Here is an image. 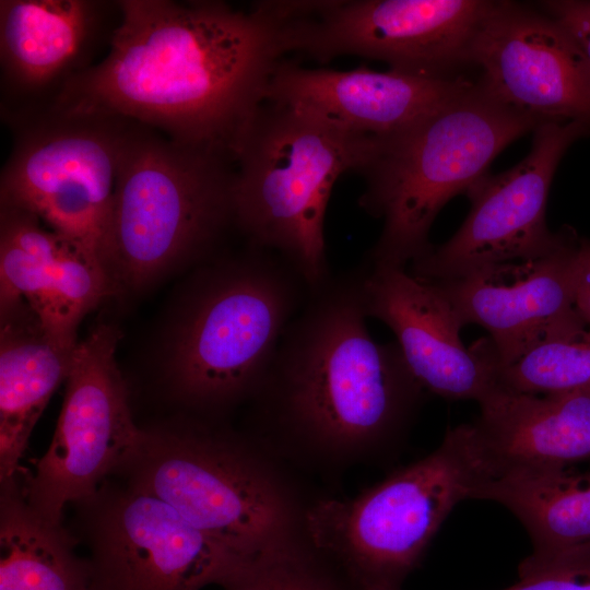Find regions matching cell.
I'll return each mask as SVG.
<instances>
[{
  "label": "cell",
  "instance_id": "6da1fadb",
  "mask_svg": "<svg viewBox=\"0 0 590 590\" xmlns=\"http://www.w3.org/2000/svg\"><path fill=\"white\" fill-rule=\"evenodd\" d=\"M118 2L107 54L48 108L123 117L235 158L285 56L278 16L266 1Z\"/></svg>",
  "mask_w": 590,
  "mask_h": 590
},
{
  "label": "cell",
  "instance_id": "7a4b0ae2",
  "mask_svg": "<svg viewBox=\"0 0 590 590\" xmlns=\"http://www.w3.org/2000/svg\"><path fill=\"white\" fill-rule=\"evenodd\" d=\"M367 318L361 268L309 291L250 400L245 430L302 476L391 462L424 402L398 343L376 342Z\"/></svg>",
  "mask_w": 590,
  "mask_h": 590
},
{
  "label": "cell",
  "instance_id": "3957f363",
  "mask_svg": "<svg viewBox=\"0 0 590 590\" xmlns=\"http://www.w3.org/2000/svg\"><path fill=\"white\" fill-rule=\"evenodd\" d=\"M115 474L245 557L309 544L306 515L317 497L303 476L222 421L190 414L141 428Z\"/></svg>",
  "mask_w": 590,
  "mask_h": 590
},
{
  "label": "cell",
  "instance_id": "277c9868",
  "mask_svg": "<svg viewBox=\"0 0 590 590\" xmlns=\"http://www.w3.org/2000/svg\"><path fill=\"white\" fill-rule=\"evenodd\" d=\"M236 164L131 120L98 258L113 291H138L170 269L212 257L237 229Z\"/></svg>",
  "mask_w": 590,
  "mask_h": 590
},
{
  "label": "cell",
  "instance_id": "5b68a950",
  "mask_svg": "<svg viewBox=\"0 0 590 590\" xmlns=\"http://www.w3.org/2000/svg\"><path fill=\"white\" fill-rule=\"evenodd\" d=\"M309 291L286 260L250 243L204 266L168 346L172 397L190 414L215 421L250 401Z\"/></svg>",
  "mask_w": 590,
  "mask_h": 590
},
{
  "label": "cell",
  "instance_id": "8992f818",
  "mask_svg": "<svg viewBox=\"0 0 590 590\" xmlns=\"http://www.w3.org/2000/svg\"><path fill=\"white\" fill-rule=\"evenodd\" d=\"M540 125L472 83L406 129L374 140L359 169V206L382 221L366 259L406 268L432 246L434 220L453 197L487 174L511 142Z\"/></svg>",
  "mask_w": 590,
  "mask_h": 590
},
{
  "label": "cell",
  "instance_id": "52a82bcc",
  "mask_svg": "<svg viewBox=\"0 0 590 590\" xmlns=\"http://www.w3.org/2000/svg\"><path fill=\"white\" fill-rule=\"evenodd\" d=\"M373 144L304 109L266 101L235 153L237 231L318 288L331 278L324 216L333 185L359 172Z\"/></svg>",
  "mask_w": 590,
  "mask_h": 590
},
{
  "label": "cell",
  "instance_id": "ba28073f",
  "mask_svg": "<svg viewBox=\"0 0 590 590\" xmlns=\"http://www.w3.org/2000/svg\"><path fill=\"white\" fill-rule=\"evenodd\" d=\"M481 483L471 425L448 428L430 453L356 496L317 497L307 538L357 590H402L449 514Z\"/></svg>",
  "mask_w": 590,
  "mask_h": 590
},
{
  "label": "cell",
  "instance_id": "9c48e42d",
  "mask_svg": "<svg viewBox=\"0 0 590 590\" xmlns=\"http://www.w3.org/2000/svg\"><path fill=\"white\" fill-rule=\"evenodd\" d=\"M130 121L54 108L7 121L13 141L0 204L34 214L97 253Z\"/></svg>",
  "mask_w": 590,
  "mask_h": 590
},
{
  "label": "cell",
  "instance_id": "30bf717a",
  "mask_svg": "<svg viewBox=\"0 0 590 590\" xmlns=\"http://www.w3.org/2000/svg\"><path fill=\"white\" fill-rule=\"evenodd\" d=\"M487 0L271 1L285 55L321 63L357 56L414 75L452 76L469 51Z\"/></svg>",
  "mask_w": 590,
  "mask_h": 590
},
{
  "label": "cell",
  "instance_id": "8fae6325",
  "mask_svg": "<svg viewBox=\"0 0 590 590\" xmlns=\"http://www.w3.org/2000/svg\"><path fill=\"white\" fill-rule=\"evenodd\" d=\"M88 550V590H201L226 586L255 558L197 530L163 500L106 480L72 504Z\"/></svg>",
  "mask_w": 590,
  "mask_h": 590
},
{
  "label": "cell",
  "instance_id": "7c38bea8",
  "mask_svg": "<svg viewBox=\"0 0 590 590\" xmlns=\"http://www.w3.org/2000/svg\"><path fill=\"white\" fill-rule=\"evenodd\" d=\"M118 340L117 329L99 324L78 342L54 437L24 477L28 505L52 523L115 474L139 438L115 358Z\"/></svg>",
  "mask_w": 590,
  "mask_h": 590
},
{
  "label": "cell",
  "instance_id": "4fadbf2b",
  "mask_svg": "<svg viewBox=\"0 0 590 590\" xmlns=\"http://www.w3.org/2000/svg\"><path fill=\"white\" fill-rule=\"evenodd\" d=\"M590 134L581 121H546L533 129L528 155L497 175L485 174L465 192L470 211L455 235L410 264L427 282L459 279L476 270L543 255L563 238L545 213L551 184L567 149Z\"/></svg>",
  "mask_w": 590,
  "mask_h": 590
},
{
  "label": "cell",
  "instance_id": "5bb4252c",
  "mask_svg": "<svg viewBox=\"0 0 590 590\" xmlns=\"http://www.w3.org/2000/svg\"><path fill=\"white\" fill-rule=\"evenodd\" d=\"M477 84L499 103L540 123L590 126V66L553 17L510 1H492L469 51Z\"/></svg>",
  "mask_w": 590,
  "mask_h": 590
},
{
  "label": "cell",
  "instance_id": "9a60e30c",
  "mask_svg": "<svg viewBox=\"0 0 590 590\" xmlns=\"http://www.w3.org/2000/svg\"><path fill=\"white\" fill-rule=\"evenodd\" d=\"M118 1L1 0L0 108L9 121L52 105L109 48Z\"/></svg>",
  "mask_w": 590,
  "mask_h": 590
},
{
  "label": "cell",
  "instance_id": "2e32d148",
  "mask_svg": "<svg viewBox=\"0 0 590 590\" xmlns=\"http://www.w3.org/2000/svg\"><path fill=\"white\" fill-rule=\"evenodd\" d=\"M361 294L367 317L387 324L426 393L477 403L497 389L498 359L488 338L467 347L459 315L433 283L406 268L365 261Z\"/></svg>",
  "mask_w": 590,
  "mask_h": 590
},
{
  "label": "cell",
  "instance_id": "e0dca14e",
  "mask_svg": "<svg viewBox=\"0 0 590 590\" xmlns=\"http://www.w3.org/2000/svg\"><path fill=\"white\" fill-rule=\"evenodd\" d=\"M579 238L564 226L562 240L543 255L430 283L464 326L475 323L488 332L500 366L544 334L585 322L574 298Z\"/></svg>",
  "mask_w": 590,
  "mask_h": 590
},
{
  "label": "cell",
  "instance_id": "ac0fdd59",
  "mask_svg": "<svg viewBox=\"0 0 590 590\" xmlns=\"http://www.w3.org/2000/svg\"><path fill=\"white\" fill-rule=\"evenodd\" d=\"M0 205V308L23 303L48 333L78 342L81 320L114 293L98 255L34 214Z\"/></svg>",
  "mask_w": 590,
  "mask_h": 590
},
{
  "label": "cell",
  "instance_id": "d6986e66",
  "mask_svg": "<svg viewBox=\"0 0 590 590\" xmlns=\"http://www.w3.org/2000/svg\"><path fill=\"white\" fill-rule=\"evenodd\" d=\"M472 83L460 75L423 76L366 67L309 69L283 59L266 101L304 109L346 133L377 139L422 120Z\"/></svg>",
  "mask_w": 590,
  "mask_h": 590
},
{
  "label": "cell",
  "instance_id": "ffe728a7",
  "mask_svg": "<svg viewBox=\"0 0 590 590\" xmlns=\"http://www.w3.org/2000/svg\"><path fill=\"white\" fill-rule=\"evenodd\" d=\"M479 404L471 437L482 483L590 460V398L496 389Z\"/></svg>",
  "mask_w": 590,
  "mask_h": 590
},
{
  "label": "cell",
  "instance_id": "44dd1931",
  "mask_svg": "<svg viewBox=\"0 0 590 590\" xmlns=\"http://www.w3.org/2000/svg\"><path fill=\"white\" fill-rule=\"evenodd\" d=\"M0 482L21 471L32 430L61 382L78 342L48 333L23 303L0 308Z\"/></svg>",
  "mask_w": 590,
  "mask_h": 590
},
{
  "label": "cell",
  "instance_id": "7402d4cb",
  "mask_svg": "<svg viewBox=\"0 0 590 590\" xmlns=\"http://www.w3.org/2000/svg\"><path fill=\"white\" fill-rule=\"evenodd\" d=\"M471 499L497 503L528 532L533 557L590 550V472L551 469L481 483Z\"/></svg>",
  "mask_w": 590,
  "mask_h": 590
},
{
  "label": "cell",
  "instance_id": "603a6c76",
  "mask_svg": "<svg viewBox=\"0 0 590 590\" xmlns=\"http://www.w3.org/2000/svg\"><path fill=\"white\" fill-rule=\"evenodd\" d=\"M19 477L0 482V590H88L76 539L28 505Z\"/></svg>",
  "mask_w": 590,
  "mask_h": 590
},
{
  "label": "cell",
  "instance_id": "cb8c5ba5",
  "mask_svg": "<svg viewBox=\"0 0 590 590\" xmlns=\"http://www.w3.org/2000/svg\"><path fill=\"white\" fill-rule=\"evenodd\" d=\"M497 389L590 398V328L585 322L564 326L536 339L498 366Z\"/></svg>",
  "mask_w": 590,
  "mask_h": 590
},
{
  "label": "cell",
  "instance_id": "d4e9b609",
  "mask_svg": "<svg viewBox=\"0 0 590 590\" xmlns=\"http://www.w3.org/2000/svg\"><path fill=\"white\" fill-rule=\"evenodd\" d=\"M224 590H357L310 544L255 558Z\"/></svg>",
  "mask_w": 590,
  "mask_h": 590
},
{
  "label": "cell",
  "instance_id": "484cf974",
  "mask_svg": "<svg viewBox=\"0 0 590 590\" xmlns=\"http://www.w3.org/2000/svg\"><path fill=\"white\" fill-rule=\"evenodd\" d=\"M519 579L503 590H590V550L548 557L527 556Z\"/></svg>",
  "mask_w": 590,
  "mask_h": 590
},
{
  "label": "cell",
  "instance_id": "4316f807",
  "mask_svg": "<svg viewBox=\"0 0 590 590\" xmlns=\"http://www.w3.org/2000/svg\"><path fill=\"white\" fill-rule=\"evenodd\" d=\"M540 5L570 34L590 66V0H551Z\"/></svg>",
  "mask_w": 590,
  "mask_h": 590
},
{
  "label": "cell",
  "instance_id": "83f0119b",
  "mask_svg": "<svg viewBox=\"0 0 590 590\" xmlns=\"http://www.w3.org/2000/svg\"><path fill=\"white\" fill-rule=\"evenodd\" d=\"M575 307L590 328V238L580 237L575 262Z\"/></svg>",
  "mask_w": 590,
  "mask_h": 590
}]
</instances>
